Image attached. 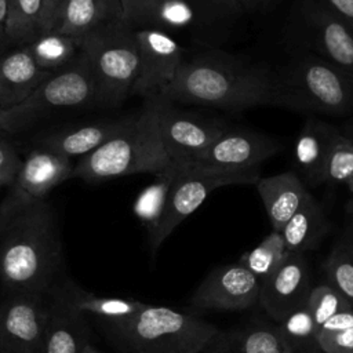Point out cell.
<instances>
[{"mask_svg": "<svg viewBox=\"0 0 353 353\" xmlns=\"http://www.w3.org/2000/svg\"><path fill=\"white\" fill-rule=\"evenodd\" d=\"M58 218L47 199L10 188L0 203V290L48 294L63 276Z\"/></svg>", "mask_w": 353, "mask_h": 353, "instance_id": "1", "label": "cell"}, {"mask_svg": "<svg viewBox=\"0 0 353 353\" xmlns=\"http://www.w3.org/2000/svg\"><path fill=\"white\" fill-rule=\"evenodd\" d=\"M161 95L174 103L229 112L265 105L291 109L280 72L216 51L185 59Z\"/></svg>", "mask_w": 353, "mask_h": 353, "instance_id": "2", "label": "cell"}, {"mask_svg": "<svg viewBox=\"0 0 353 353\" xmlns=\"http://www.w3.org/2000/svg\"><path fill=\"white\" fill-rule=\"evenodd\" d=\"M160 94L145 98L142 109L117 134L74 165L73 178L101 182L132 174H157L170 165L159 127Z\"/></svg>", "mask_w": 353, "mask_h": 353, "instance_id": "3", "label": "cell"}, {"mask_svg": "<svg viewBox=\"0 0 353 353\" xmlns=\"http://www.w3.org/2000/svg\"><path fill=\"white\" fill-rule=\"evenodd\" d=\"M97 323L124 353H201L221 331L194 314L153 305L128 319Z\"/></svg>", "mask_w": 353, "mask_h": 353, "instance_id": "4", "label": "cell"}, {"mask_svg": "<svg viewBox=\"0 0 353 353\" xmlns=\"http://www.w3.org/2000/svg\"><path fill=\"white\" fill-rule=\"evenodd\" d=\"M102 106L98 84L84 52L63 69L51 73L23 102L1 110L0 125L8 134L26 131L50 114L66 109Z\"/></svg>", "mask_w": 353, "mask_h": 353, "instance_id": "5", "label": "cell"}, {"mask_svg": "<svg viewBox=\"0 0 353 353\" xmlns=\"http://www.w3.org/2000/svg\"><path fill=\"white\" fill-rule=\"evenodd\" d=\"M98 84L102 106H117L131 95L139 73L135 28L125 19L109 23L80 40Z\"/></svg>", "mask_w": 353, "mask_h": 353, "instance_id": "6", "label": "cell"}, {"mask_svg": "<svg viewBox=\"0 0 353 353\" xmlns=\"http://www.w3.org/2000/svg\"><path fill=\"white\" fill-rule=\"evenodd\" d=\"M291 109L327 116L353 112V77L314 52H303L280 72Z\"/></svg>", "mask_w": 353, "mask_h": 353, "instance_id": "7", "label": "cell"}, {"mask_svg": "<svg viewBox=\"0 0 353 353\" xmlns=\"http://www.w3.org/2000/svg\"><path fill=\"white\" fill-rule=\"evenodd\" d=\"M178 164V174L168 192L163 214L156 228L148 233L152 255L157 252L175 228L204 203L212 190L229 185H255L261 178L259 168L241 172H205L185 163Z\"/></svg>", "mask_w": 353, "mask_h": 353, "instance_id": "8", "label": "cell"}, {"mask_svg": "<svg viewBox=\"0 0 353 353\" xmlns=\"http://www.w3.org/2000/svg\"><path fill=\"white\" fill-rule=\"evenodd\" d=\"M48 294H3L0 353H44Z\"/></svg>", "mask_w": 353, "mask_h": 353, "instance_id": "9", "label": "cell"}, {"mask_svg": "<svg viewBox=\"0 0 353 353\" xmlns=\"http://www.w3.org/2000/svg\"><path fill=\"white\" fill-rule=\"evenodd\" d=\"M281 143L266 134L228 128L196 159L185 163L205 172H241L259 168V164L277 154Z\"/></svg>", "mask_w": 353, "mask_h": 353, "instance_id": "10", "label": "cell"}, {"mask_svg": "<svg viewBox=\"0 0 353 353\" xmlns=\"http://www.w3.org/2000/svg\"><path fill=\"white\" fill-rule=\"evenodd\" d=\"M159 127L163 145L171 161L188 163L204 152L228 127L201 114L182 110L160 94Z\"/></svg>", "mask_w": 353, "mask_h": 353, "instance_id": "11", "label": "cell"}, {"mask_svg": "<svg viewBox=\"0 0 353 353\" xmlns=\"http://www.w3.org/2000/svg\"><path fill=\"white\" fill-rule=\"evenodd\" d=\"M301 18L314 54L353 77V25L321 0H302Z\"/></svg>", "mask_w": 353, "mask_h": 353, "instance_id": "12", "label": "cell"}, {"mask_svg": "<svg viewBox=\"0 0 353 353\" xmlns=\"http://www.w3.org/2000/svg\"><path fill=\"white\" fill-rule=\"evenodd\" d=\"M139 47V73L131 95L161 94L175 79L183 59L182 47L164 30L135 29Z\"/></svg>", "mask_w": 353, "mask_h": 353, "instance_id": "13", "label": "cell"}, {"mask_svg": "<svg viewBox=\"0 0 353 353\" xmlns=\"http://www.w3.org/2000/svg\"><path fill=\"white\" fill-rule=\"evenodd\" d=\"M312 288L306 258L303 254L288 251L277 269L261 281L258 303L276 323H280L292 312L306 306Z\"/></svg>", "mask_w": 353, "mask_h": 353, "instance_id": "14", "label": "cell"}, {"mask_svg": "<svg viewBox=\"0 0 353 353\" xmlns=\"http://www.w3.org/2000/svg\"><path fill=\"white\" fill-rule=\"evenodd\" d=\"M261 281L243 265L214 269L190 298L193 307L205 310H245L258 303Z\"/></svg>", "mask_w": 353, "mask_h": 353, "instance_id": "15", "label": "cell"}, {"mask_svg": "<svg viewBox=\"0 0 353 353\" xmlns=\"http://www.w3.org/2000/svg\"><path fill=\"white\" fill-rule=\"evenodd\" d=\"M90 341L87 316L77 312L52 287L48 292V317L44 353H80Z\"/></svg>", "mask_w": 353, "mask_h": 353, "instance_id": "16", "label": "cell"}, {"mask_svg": "<svg viewBox=\"0 0 353 353\" xmlns=\"http://www.w3.org/2000/svg\"><path fill=\"white\" fill-rule=\"evenodd\" d=\"M73 170L72 159L37 146L22 160L12 188L32 199L44 200L55 186L73 178Z\"/></svg>", "mask_w": 353, "mask_h": 353, "instance_id": "17", "label": "cell"}, {"mask_svg": "<svg viewBox=\"0 0 353 353\" xmlns=\"http://www.w3.org/2000/svg\"><path fill=\"white\" fill-rule=\"evenodd\" d=\"M50 74L39 68L28 46L6 50L0 54V109L23 102Z\"/></svg>", "mask_w": 353, "mask_h": 353, "instance_id": "18", "label": "cell"}, {"mask_svg": "<svg viewBox=\"0 0 353 353\" xmlns=\"http://www.w3.org/2000/svg\"><path fill=\"white\" fill-rule=\"evenodd\" d=\"M132 117L134 114H130L121 119L101 120L90 124L59 128L43 135L39 139V146L63 154L69 159H80L94 152L109 138L121 131Z\"/></svg>", "mask_w": 353, "mask_h": 353, "instance_id": "19", "label": "cell"}, {"mask_svg": "<svg viewBox=\"0 0 353 353\" xmlns=\"http://www.w3.org/2000/svg\"><path fill=\"white\" fill-rule=\"evenodd\" d=\"M338 132V127L317 117L305 121L294 145V161L307 185L324 183L327 157Z\"/></svg>", "mask_w": 353, "mask_h": 353, "instance_id": "20", "label": "cell"}, {"mask_svg": "<svg viewBox=\"0 0 353 353\" xmlns=\"http://www.w3.org/2000/svg\"><path fill=\"white\" fill-rule=\"evenodd\" d=\"M273 230L281 232L309 193L294 171L259 178L255 183Z\"/></svg>", "mask_w": 353, "mask_h": 353, "instance_id": "21", "label": "cell"}, {"mask_svg": "<svg viewBox=\"0 0 353 353\" xmlns=\"http://www.w3.org/2000/svg\"><path fill=\"white\" fill-rule=\"evenodd\" d=\"M52 287H55L77 312L84 316H94L95 320L116 321L128 319L145 306V303L128 298L99 296L88 292L68 274H63Z\"/></svg>", "mask_w": 353, "mask_h": 353, "instance_id": "22", "label": "cell"}, {"mask_svg": "<svg viewBox=\"0 0 353 353\" xmlns=\"http://www.w3.org/2000/svg\"><path fill=\"white\" fill-rule=\"evenodd\" d=\"M120 19H124L120 0H68L57 32L81 40Z\"/></svg>", "mask_w": 353, "mask_h": 353, "instance_id": "23", "label": "cell"}, {"mask_svg": "<svg viewBox=\"0 0 353 353\" xmlns=\"http://www.w3.org/2000/svg\"><path fill=\"white\" fill-rule=\"evenodd\" d=\"M201 353H288L277 327L247 325L219 331Z\"/></svg>", "mask_w": 353, "mask_h": 353, "instance_id": "24", "label": "cell"}, {"mask_svg": "<svg viewBox=\"0 0 353 353\" xmlns=\"http://www.w3.org/2000/svg\"><path fill=\"white\" fill-rule=\"evenodd\" d=\"M330 229L331 225L323 207L307 193L301 207L283 228L281 234L288 251L303 254L305 251L314 250Z\"/></svg>", "mask_w": 353, "mask_h": 353, "instance_id": "25", "label": "cell"}, {"mask_svg": "<svg viewBox=\"0 0 353 353\" xmlns=\"http://www.w3.org/2000/svg\"><path fill=\"white\" fill-rule=\"evenodd\" d=\"M34 62L47 73H54L76 59L80 54V40L61 32L39 34L26 44Z\"/></svg>", "mask_w": 353, "mask_h": 353, "instance_id": "26", "label": "cell"}, {"mask_svg": "<svg viewBox=\"0 0 353 353\" xmlns=\"http://www.w3.org/2000/svg\"><path fill=\"white\" fill-rule=\"evenodd\" d=\"M178 168L179 164L171 161L170 165L156 174V178L150 185L141 190L132 204V211L135 216L143 223L148 233H150L156 228L163 214L168 192L178 174Z\"/></svg>", "mask_w": 353, "mask_h": 353, "instance_id": "27", "label": "cell"}, {"mask_svg": "<svg viewBox=\"0 0 353 353\" xmlns=\"http://www.w3.org/2000/svg\"><path fill=\"white\" fill-rule=\"evenodd\" d=\"M43 0H8L6 50L29 44L40 34Z\"/></svg>", "mask_w": 353, "mask_h": 353, "instance_id": "28", "label": "cell"}, {"mask_svg": "<svg viewBox=\"0 0 353 353\" xmlns=\"http://www.w3.org/2000/svg\"><path fill=\"white\" fill-rule=\"evenodd\" d=\"M277 324L288 353H324L317 328L306 306L292 312Z\"/></svg>", "mask_w": 353, "mask_h": 353, "instance_id": "29", "label": "cell"}, {"mask_svg": "<svg viewBox=\"0 0 353 353\" xmlns=\"http://www.w3.org/2000/svg\"><path fill=\"white\" fill-rule=\"evenodd\" d=\"M325 279L353 306V239L346 233L335 243L323 263Z\"/></svg>", "mask_w": 353, "mask_h": 353, "instance_id": "30", "label": "cell"}, {"mask_svg": "<svg viewBox=\"0 0 353 353\" xmlns=\"http://www.w3.org/2000/svg\"><path fill=\"white\" fill-rule=\"evenodd\" d=\"M288 254L281 232L272 230L256 247L244 252L239 263L255 274L259 281L268 279Z\"/></svg>", "mask_w": 353, "mask_h": 353, "instance_id": "31", "label": "cell"}, {"mask_svg": "<svg viewBox=\"0 0 353 353\" xmlns=\"http://www.w3.org/2000/svg\"><path fill=\"white\" fill-rule=\"evenodd\" d=\"M200 17L189 0H156L146 28L160 30H179L193 26Z\"/></svg>", "mask_w": 353, "mask_h": 353, "instance_id": "32", "label": "cell"}, {"mask_svg": "<svg viewBox=\"0 0 353 353\" xmlns=\"http://www.w3.org/2000/svg\"><path fill=\"white\" fill-rule=\"evenodd\" d=\"M353 178V138L342 134L341 128L330 149L324 183H347Z\"/></svg>", "mask_w": 353, "mask_h": 353, "instance_id": "33", "label": "cell"}, {"mask_svg": "<svg viewBox=\"0 0 353 353\" xmlns=\"http://www.w3.org/2000/svg\"><path fill=\"white\" fill-rule=\"evenodd\" d=\"M306 307L319 332L320 327L330 317L353 306L334 287L330 284H321L312 288Z\"/></svg>", "mask_w": 353, "mask_h": 353, "instance_id": "34", "label": "cell"}, {"mask_svg": "<svg viewBox=\"0 0 353 353\" xmlns=\"http://www.w3.org/2000/svg\"><path fill=\"white\" fill-rule=\"evenodd\" d=\"M196 8L200 19L223 18L247 14L243 0H189Z\"/></svg>", "mask_w": 353, "mask_h": 353, "instance_id": "35", "label": "cell"}, {"mask_svg": "<svg viewBox=\"0 0 353 353\" xmlns=\"http://www.w3.org/2000/svg\"><path fill=\"white\" fill-rule=\"evenodd\" d=\"M22 165L17 149L7 138L0 139V192L6 188H11L18 176Z\"/></svg>", "mask_w": 353, "mask_h": 353, "instance_id": "36", "label": "cell"}, {"mask_svg": "<svg viewBox=\"0 0 353 353\" xmlns=\"http://www.w3.org/2000/svg\"><path fill=\"white\" fill-rule=\"evenodd\" d=\"M324 353H353V327L319 335Z\"/></svg>", "mask_w": 353, "mask_h": 353, "instance_id": "37", "label": "cell"}, {"mask_svg": "<svg viewBox=\"0 0 353 353\" xmlns=\"http://www.w3.org/2000/svg\"><path fill=\"white\" fill-rule=\"evenodd\" d=\"M124 19L135 29L146 28L150 10L156 0H120Z\"/></svg>", "mask_w": 353, "mask_h": 353, "instance_id": "38", "label": "cell"}, {"mask_svg": "<svg viewBox=\"0 0 353 353\" xmlns=\"http://www.w3.org/2000/svg\"><path fill=\"white\" fill-rule=\"evenodd\" d=\"M66 3L68 0H43L40 34L54 32L58 29Z\"/></svg>", "mask_w": 353, "mask_h": 353, "instance_id": "39", "label": "cell"}, {"mask_svg": "<svg viewBox=\"0 0 353 353\" xmlns=\"http://www.w3.org/2000/svg\"><path fill=\"white\" fill-rule=\"evenodd\" d=\"M353 327V307L342 310L332 317H330L319 330V335L321 334H330L341 330H346Z\"/></svg>", "mask_w": 353, "mask_h": 353, "instance_id": "40", "label": "cell"}, {"mask_svg": "<svg viewBox=\"0 0 353 353\" xmlns=\"http://www.w3.org/2000/svg\"><path fill=\"white\" fill-rule=\"evenodd\" d=\"M331 10L353 25V0H321Z\"/></svg>", "mask_w": 353, "mask_h": 353, "instance_id": "41", "label": "cell"}, {"mask_svg": "<svg viewBox=\"0 0 353 353\" xmlns=\"http://www.w3.org/2000/svg\"><path fill=\"white\" fill-rule=\"evenodd\" d=\"M7 17H8V0H0V54L6 51Z\"/></svg>", "mask_w": 353, "mask_h": 353, "instance_id": "42", "label": "cell"}, {"mask_svg": "<svg viewBox=\"0 0 353 353\" xmlns=\"http://www.w3.org/2000/svg\"><path fill=\"white\" fill-rule=\"evenodd\" d=\"M247 12H259V11H265L270 7V4L273 3V0H243Z\"/></svg>", "mask_w": 353, "mask_h": 353, "instance_id": "43", "label": "cell"}, {"mask_svg": "<svg viewBox=\"0 0 353 353\" xmlns=\"http://www.w3.org/2000/svg\"><path fill=\"white\" fill-rule=\"evenodd\" d=\"M346 215H347V230L346 234L353 239V200L349 201L346 207Z\"/></svg>", "mask_w": 353, "mask_h": 353, "instance_id": "44", "label": "cell"}, {"mask_svg": "<svg viewBox=\"0 0 353 353\" xmlns=\"http://www.w3.org/2000/svg\"><path fill=\"white\" fill-rule=\"evenodd\" d=\"M80 353H102V352L98 350V347H97L91 341H88V342L83 346V349H81Z\"/></svg>", "mask_w": 353, "mask_h": 353, "instance_id": "45", "label": "cell"}, {"mask_svg": "<svg viewBox=\"0 0 353 353\" xmlns=\"http://www.w3.org/2000/svg\"><path fill=\"white\" fill-rule=\"evenodd\" d=\"M341 131H342V134H345V135H347V137H352V138H353V123H352V124L345 125Z\"/></svg>", "mask_w": 353, "mask_h": 353, "instance_id": "46", "label": "cell"}, {"mask_svg": "<svg viewBox=\"0 0 353 353\" xmlns=\"http://www.w3.org/2000/svg\"><path fill=\"white\" fill-rule=\"evenodd\" d=\"M0 113H1V109H0ZM6 135H8L4 130H3V127L0 125V139H3V138H6Z\"/></svg>", "mask_w": 353, "mask_h": 353, "instance_id": "47", "label": "cell"}, {"mask_svg": "<svg viewBox=\"0 0 353 353\" xmlns=\"http://www.w3.org/2000/svg\"><path fill=\"white\" fill-rule=\"evenodd\" d=\"M346 185H347V188H349V190H350V193H352V194H353V178H352V179H350V181H349V182H347V183H346Z\"/></svg>", "mask_w": 353, "mask_h": 353, "instance_id": "48", "label": "cell"}, {"mask_svg": "<svg viewBox=\"0 0 353 353\" xmlns=\"http://www.w3.org/2000/svg\"><path fill=\"white\" fill-rule=\"evenodd\" d=\"M1 296H3V292H1V290H0V299H1Z\"/></svg>", "mask_w": 353, "mask_h": 353, "instance_id": "49", "label": "cell"}]
</instances>
